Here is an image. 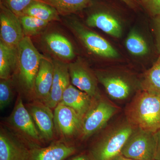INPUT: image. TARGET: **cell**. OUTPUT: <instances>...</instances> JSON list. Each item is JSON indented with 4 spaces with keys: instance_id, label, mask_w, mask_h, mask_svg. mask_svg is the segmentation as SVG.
Wrapping results in <instances>:
<instances>
[{
    "instance_id": "6da1fadb",
    "label": "cell",
    "mask_w": 160,
    "mask_h": 160,
    "mask_svg": "<svg viewBox=\"0 0 160 160\" xmlns=\"http://www.w3.org/2000/svg\"><path fill=\"white\" fill-rule=\"evenodd\" d=\"M126 111L128 122L134 127L153 132L160 130V95L143 91Z\"/></svg>"
},
{
    "instance_id": "7a4b0ae2",
    "label": "cell",
    "mask_w": 160,
    "mask_h": 160,
    "mask_svg": "<svg viewBox=\"0 0 160 160\" xmlns=\"http://www.w3.org/2000/svg\"><path fill=\"white\" fill-rule=\"evenodd\" d=\"M12 132L30 149L42 147L43 142L29 112L18 97L7 121Z\"/></svg>"
},
{
    "instance_id": "3957f363",
    "label": "cell",
    "mask_w": 160,
    "mask_h": 160,
    "mask_svg": "<svg viewBox=\"0 0 160 160\" xmlns=\"http://www.w3.org/2000/svg\"><path fill=\"white\" fill-rule=\"evenodd\" d=\"M135 128L127 122L103 136L89 149L88 155L90 160H111L121 154Z\"/></svg>"
},
{
    "instance_id": "277c9868",
    "label": "cell",
    "mask_w": 160,
    "mask_h": 160,
    "mask_svg": "<svg viewBox=\"0 0 160 160\" xmlns=\"http://www.w3.org/2000/svg\"><path fill=\"white\" fill-rule=\"evenodd\" d=\"M17 49L20 82L26 91L34 92L35 79L43 56L35 48L29 37H24L18 45Z\"/></svg>"
},
{
    "instance_id": "5b68a950",
    "label": "cell",
    "mask_w": 160,
    "mask_h": 160,
    "mask_svg": "<svg viewBox=\"0 0 160 160\" xmlns=\"http://www.w3.org/2000/svg\"><path fill=\"white\" fill-rule=\"evenodd\" d=\"M156 148L155 132L135 127L121 154L134 160H155Z\"/></svg>"
},
{
    "instance_id": "8992f818",
    "label": "cell",
    "mask_w": 160,
    "mask_h": 160,
    "mask_svg": "<svg viewBox=\"0 0 160 160\" xmlns=\"http://www.w3.org/2000/svg\"><path fill=\"white\" fill-rule=\"evenodd\" d=\"M117 111L115 106L101 97L94 99L91 107L82 119L80 133L81 139H86L102 129Z\"/></svg>"
},
{
    "instance_id": "52a82bcc",
    "label": "cell",
    "mask_w": 160,
    "mask_h": 160,
    "mask_svg": "<svg viewBox=\"0 0 160 160\" xmlns=\"http://www.w3.org/2000/svg\"><path fill=\"white\" fill-rule=\"evenodd\" d=\"M67 24L85 47L92 53L106 58H116L118 52L106 39L89 30L78 20L69 18Z\"/></svg>"
},
{
    "instance_id": "ba28073f",
    "label": "cell",
    "mask_w": 160,
    "mask_h": 160,
    "mask_svg": "<svg viewBox=\"0 0 160 160\" xmlns=\"http://www.w3.org/2000/svg\"><path fill=\"white\" fill-rule=\"evenodd\" d=\"M54 119L56 131L64 138H71L81 132L82 119L68 106L58 104L54 109Z\"/></svg>"
},
{
    "instance_id": "9c48e42d",
    "label": "cell",
    "mask_w": 160,
    "mask_h": 160,
    "mask_svg": "<svg viewBox=\"0 0 160 160\" xmlns=\"http://www.w3.org/2000/svg\"><path fill=\"white\" fill-rule=\"evenodd\" d=\"M43 142H49L54 138V113L45 103L36 100L26 106Z\"/></svg>"
},
{
    "instance_id": "30bf717a",
    "label": "cell",
    "mask_w": 160,
    "mask_h": 160,
    "mask_svg": "<svg viewBox=\"0 0 160 160\" xmlns=\"http://www.w3.org/2000/svg\"><path fill=\"white\" fill-rule=\"evenodd\" d=\"M25 36L19 17L1 4V41L8 46L17 47Z\"/></svg>"
},
{
    "instance_id": "8fae6325",
    "label": "cell",
    "mask_w": 160,
    "mask_h": 160,
    "mask_svg": "<svg viewBox=\"0 0 160 160\" xmlns=\"http://www.w3.org/2000/svg\"><path fill=\"white\" fill-rule=\"evenodd\" d=\"M70 81L72 85L93 99L100 97L97 79L91 71L79 60L69 64Z\"/></svg>"
},
{
    "instance_id": "7c38bea8",
    "label": "cell",
    "mask_w": 160,
    "mask_h": 160,
    "mask_svg": "<svg viewBox=\"0 0 160 160\" xmlns=\"http://www.w3.org/2000/svg\"><path fill=\"white\" fill-rule=\"evenodd\" d=\"M30 149L12 132L1 127L0 160H28Z\"/></svg>"
},
{
    "instance_id": "4fadbf2b",
    "label": "cell",
    "mask_w": 160,
    "mask_h": 160,
    "mask_svg": "<svg viewBox=\"0 0 160 160\" xmlns=\"http://www.w3.org/2000/svg\"><path fill=\"white\" fill-rule=\"evenodd\" d=\"M54 67L53 81L50 94L45 104L55 109L61 102L63 93L70 85L69 64L58 59L52 60Z\"/></svg>"
},
{
    "instance_id": "5bb4252c",
    "label": "cell",
    "mask_w": 160,
    "mask_h": 160,
    "mask_svg": "<svg viewBox=\"0 0 160 160\" xmlns=\"http://www.w3.org/2000/svg\"><path fill=\"white\" fill-rule=\"evenodd\" d=\"M76 151L73 145L58 141L47 147L30 149L28 160H65Z\"/></svg>"
},
{
    "instance_id": "9a60e30c",
    "label": "cell",
    "mask_w": 160,
    "mask_h": 160,
    "mask_svg": "<svg viewBox=\"0 0 160 160\" xmlns=\"http://www.w3.org/2000/svg\"><path fill=\"white\" fill-rule=\"evenodd\" d=\"M54 67L52 60L42 58L34 86V93L37 100L45 103L49 98L53 81Z\"/></svg>"
},
{
    "instance_id": "2e32d148",
    "label": "cell",
    "mask_w": 160,
    "mask_h": 160,
    "mask_svg": "<svg viewBox=\"0 0 160 160\" xmlns=\"http://www.w3.org/2000/svg\"><path fill=\"white\" fill-rule=\"evenodd\" d=\"M93 99L86 92L70 85L64 91L59 103L73 109L83 119L91 107Z\"/></svg>"
},
{
    "instance_id": "e0dca14e",
    "label": "cell",
    "mask_w": 160,
    "mask_h": 160,
    "mask_svg": "<svg viewBox=\"0 0 160 160\" xmlns=\"http://www.w3.org/2000/svg\"><path fill=\"white\" fill-rule=\"evenodd\" d=\"M87 26L101 29L115 38L120 37L122 28L118 20L109 12L96 11L90 13L86 20Z\"/></svg>"
},
{
    "instance_id": "ac0fdd59",
    "label": "cell",
    "mask_w": 160,
    "mask_h": 160,
    "mask_svg": "<svg viewBox=\"0 0 160 160\" xmlns=\"http://www.w3.org/2000/svg\"><path fill=\"white\" fill-rule=\"evenodd\" d=\"M44 42L52 54L60 59L74 58V49L71 42L62 35L57 32L48 33L44 37Z\"/></svg>"
},
{
    "instance_id": "d6986e66",
    "label": "cell",
    "mask_w": 160,
    "mask_h": 160,
    "mask_svg": "<svg viewBox=\"0 0 160 160\" xmlns=\"http://www.w3.org/2000/svg\"><path fill=\"white\" fill-rule=\"evenodd\" d=\"M96 76L111 98L115 99L122 100L129 97L131 88L129 83L122 78L106 75L99 72L97 73Z\"/></svg>"
},
{
    "instance_id": "ffe728a7",
    "label": "cell",
    "mask_w": 160,
    "mask_h": 160,
    "mask_svg": "<svg viewBox=\"0 0 160 160\" xmlns=\"http://www.w3.org/2000/svg\"><path fill=\"white\" fill-rule=\"evenodd\" d=\"M17 47L8 46L0 41V78H10L18 68Z\"/></svg>"
},
{
    "instance_id": "44dd1931",
    "label": "cell",
    "mask_w": 160,
    "mask_h": 160,
    "mask_svg": "<svg viewBox=\"0 0 160 160\" xmlns=\"http://www.w3.org/2000/svg\"><path fill=\"white\" fill-rule=\"evenodd\" d=\"M22 15L32 17L49 22L60 20V15L56 9L41 0H34L32 2Z\"/></svg>"
},
{
    "instance_id": "7402d4cb",
    "label": "cell",
    "mask_w": 160,
    "mask_h": 160,
    "mask_svg": "<svg viewBox=\"0 0 160 160\" xmlns=\"http://www.w3.org/2000/svg\"><path fill=\"white\" fill-rule=\"evenodd\" d=\"M56 9L60 15L67 16L92 5V0H41Z\"/></svg>"
},
{
    "instance_id": "603a6c76",
    "label": "cell",
    "mask_w": 160,
    "mask_h": 160,
    "mask_svg": "<svg viewBox=\"0 0 160 160\" xmlns=\"http://www.w3.org/2000/svg\"><path fill=\"white\" fill-rule=\"evenodd\" d=\"M142 87L144 91L160 95V57L146 72Z\"/></svg>"
},
{
    "instance_id": "cb8c5ba5",
    "label": "cell",
    "mask_w": 160,
    "mask_h": 160,
    "mask_svg": "<svg viewBox=\"0 0 160 160\" xmlns=\"http://www.w3.org/2000/svg\"><path fill=\"white\" fill-rule=\"evenodd\" d=\"M18 17L25 36L30 37L38 34L46 29L49 23V22L25 15Z\"/></svg>"
},
{
    "instance_id": "d4e9b609",
    "label": "cell",
    "mask_w": 160,
    "mask_h": 160,
    "mask_svg": "<svg viewBox=\"0 0 160 160\" xmlns=\"http://www.w3.org/2000/svg\"><path fill=\"white\" fill-rule=\"evenodd\" d=\"M126 46L128 51L135 56L145 55L149 51L146 41L134 30L129 33L126 40Z\"/></svg>"
},
{
    "instance_id": "484cf974",
    "label": "cell",
    "mask_w": 160,
    "mask_h": 160,
    "mask_svg": "<svg viewBox=\"0 0 160 160\" xmlns=\"http://www.w3.org/2000/svg\"><path fill=\"white\" fill-rule=\"evenodd\" d=\"M13 97L12 82L11 78L1 79L0 82V109L6 108L11 103Z\"/></svg>"
},
{
    "instance_id": "4316f807",
    "label": "cell",
    "mask_w": 160,
    "mask_h": 160,
    "mask_svg": "<svg viewBox=\"0 0 160 160\" xmlns=\"http://www.w3.org/2000/svg\"><path fill=\"white\" fill-rule=\"evenodd\" d=\"M33 1L34 0H1V4L19 16Z\"/></svg>"
},
{
    "instance_id": "83f0119b",
    "label": "cell",
    "mask_w": 160,
    "mask_h": 160,
    "mask_svg": "<svg viewBox=\"0 0 160 160\" xmlns=\"http://www.w3.org/2000/svg\"><path fill=\"white\" fill-rule=\"evenodd\" d=\"M146 4L153 15H160V0H146Z\"/></svg>"
},
{
    "instance_id": "f1b7e54d",
    "label": "cell",
    "mask_w": 160,
    "mask_h": 160,
    "mask_svg": "<svg viewBox=\"0 0 160 160\" xmlns=\"http://www.w3.org/2000/svg\"><path fill=\"white\" fill-rule=\"evenodd\" d=\"M155 32L156 36L157 45L160 53V15L156 16L154 20Z\"/></svg>"
},
{
    "instance_id": "f546056e",
    "label": "cell",
    "mask_w": 160,
    "mask_h": 160,
    "mask_svg": "<svg viewBox=\"0 0 160 160\" xmlns=\"http://www.w3.org/2000/svg\"><path fill=\"white\" fill-rule=\"evenodd\" d=\"M155 136L156 141L155 160H160V130L155 132Z\"/></svg>"
},
{
    "instance_id": "4dcf8cb0",
    "label": "cell",
    "mask_w": 160,
    "mask_h": 160,
    "mask_svg": "<svg viewBox=\"0 0 160 160\" xmlns=\"http://www.w3.org/2000/svg\"><path fill=\"white\" fill-rule=\"evenodd\" d=\"M69 160H90L88 154H81L72 158Z\"/></svg>"
},
{
    "instance_id": "1f68e13d",
    "label": "cell",
    "mask_w": 160,
    "mask_h": 160,
    "mask_svg": "<svg viewBox=\"0 0 160 160\" xmlns=\"http://www.w3.org/2000/svg\"><path fill=\"white\" fill-rule=\"evenodd\" d=\"M111 160H134L132 159L131 158H126V157L124 156L122 154H120L116 157L114 158H113Z\"/></svg>"
},
{
    "instance_id": "d6a6232c",
    "label": "cell",
    "mask_w": 160,
    "mask_h": 160,
    "mask_svg": "<svg viewBox=\"0 0 160 160\" xmlns=\"http://www.w3.org/2000/svg\"><path fill=\"white\" fill-rule=\"evenodd\" d=\"M121 1H122L130 7H133L134 6V3L133 0H121Z\"/></svg>"
},
{
    "instance_id": "836d02e7",
    "label": "cell",
    "mask_w": 160,
    "mask_h": 160,
    "mask_svg": "<svg viewBox=\"0 0 160 160\" xmlns=\"http://www.w3.org/2000/svg\"><path fill=\"white\" fill-rule=\"evenodd\" d=\"M142 1L143 2H144L145 3V4H146V0H142Z\"/></svg>"
}]
</instances>
